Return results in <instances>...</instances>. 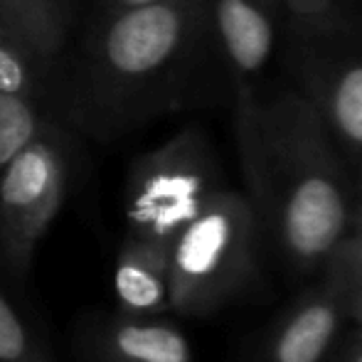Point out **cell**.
Instances as JSON below:
<instances>
[{"instance_id": "6da1fadb", "label": "cell", "mask_w": 362, "mask_h": 362, "mask_svg": "<svg viewBox=\"0 0 362 362\" xmlns=\"http://www.w3.org/2000/svg\"><path fill=\"white\" fill-rule=\"evenodd\" d=\"M210 52L207 0L96 8L62 81L59 124L116 141L190 101Z\"/></svg>"}, {"instance_id": "7a4b0ae2", "label": "cell", "mask_w": 362, "mask_h": 362, "mask_svg": "<svg viewBox=\"0 0 362 362\" xmlns=\"http://www.w3.org/2000/svg\"><path fill=\"white\" fill-rule=\"evenodd\" d=\"M262 229L296 272H315L348 237L355 212L345 158L298 89L262 94L249 129L234 131Z\"/></svg>"}, {"instance_id": "3957f363", "label": "cell", "mask_w": 362, "mask_h": 362, "mask_svg": "<svg viewBox=\"0 0 362 362\" xmlns=\"http://www.w3.org/2000/svg\"><path fill=\"white\" fill-rule=\"evenodd\" d=\"M264 229L252 200L222 187L170 244V310L210 315L257 274Z\"/></svg>"}, {"instance_id": "277c9868", "label": "cell", "mask_w": 362, "mask_h": 362, "mask_svg": "<svg viewBox=\"0 0 362 362\" xmlns=\"http://www.w3.org/2000/svg\"><path fill=\"white\" fill-rule=\"evenodd\" d=\"M222 187L210 136L200 126H185L131 163L124 190L126 234L170 247Z\"/></svg>"}, {"instance_id": "5b68a950", "label": "cell", "mask_w": 362, "mask_h": 362, "mask_svg": "<svg viewBox=\"0 0 362 362\" xmlns=\"http://www.w3.org/2000/svg\"><path fill=\"white\" fill-rule=\"evenodd\" d=\"M288 67L340 156L362 168V20L345 8L323 28L288 30Z\"/></svg>"}, {"instance_id": "8992f818", "label": "cell", "mask_w": 362, "mask_h": 362, "mask_svg": "<svg viewBox=\"0 0 362 362\" xmlns=\"http://www.w3.org/2000/svg\"><path fill=\"white\" fill-rule=\"evenodd\" d=\"M72 156L69 129L49 119L0 173V259L18 279L67 200Z\"/></svg>"}, {"instance_id": "52a82bcc", "label": "cell", "mask_w": 362, "mask_h": 362, "mask_svg": "<svg viewBox=\"0 0 362 362\" xmlns=\"http://www.w3.org/2000/svg\"><path fill=\"white\" fill-rule=\"evenodd\" d=\"M217 57L232 91L234 126L254 121L262 79L284 23V0H207Z\"/></svg>"}, {"instance_id": "ba28073f", "label": "cell", "mask_w": 362, "mask_h": 362, "mask_svg": "<svg viewBox=\"0 0 362 362\" xmlns=\"http://www.w3.org/2000/svg\"><path fill=\"white\" fill-rule=\"evenodd\" d=\"M345 318L338 291L323 279L276 320L254 362H323Z\"/></svg>"}, {"instance_id": "9c48e42d", "label": "cell", "mask_w": 362, "mask_h": 362, "mask_svg": "<svg viewBox=\"0 0 362 362\" xmlns=\"http://www.w3.org/2000/svg\"><path fill=\"white\" fill-rule=\"evenodd\" d=\"M84 350L91 362H195L180 328L139 315H114L86 330Z\"/></svg>"}, {"instance_id": "30bf717a", "label": "cell", "mask_w": 362, "mask_h": 362, "mask_svg": "<svg viewBox=\"0 0 362 362\" xmlns=\"http://www.w3.org/2000/svg\"><path fill=\"white\" fill-rule=\"evenodd\" d=\"M114 296L124 315L151 318L170 310V247L126 234L114 267Z\"/></svg>"}, {"instance_id": "8fae6325", "label": "cell", "mask_w": 362, "mask_h": 362, "mask_svg": "<svg viewBox=\"0 0 362 362\" xmlns=\"http://www.w3.org/2000/svg\"><path fill=\"white\" fill-rule=\"evenodd\" d=\"M76 10L79 0H0V30L52 74L74 33Z\"/></svg>"}, {"instance_id": "7c38bea8", "label": "cell", "mask_w": 362, "mask_h": 362, "mask_svg": "<svg viewBox=\"0 0 362 362\" xmlns=\"http://www.w3.org/2000/svg\"><path fill=\"white\" fill-rule=\"evenodd\" d=\"M54 119L42 99L0 91V173L45 124Z\"/></svg>"}, {"instance_id": "4fadbf2b", "label": "cell", "mask_w": 362, "mask_h": 362, "mask_svg": "<svg viewBox=\"0 0 362 362\" xmlns=\"http://www.w3.org/2000/svg\"><path fill=\"white\" fill-rule=\"evenodd\" d=\"M320 269L325 272L323 279L338 291L345 315L353 318L355 325H362V239L348 234Z\"/></svg>"}, {"instance_id": "5bb4252c", "label": "cell", "mask_w": 362, "mask_h": 362, "mask_svg": "<svg viewBox=\"0 0 362 362\" xmlns=\"http://www.w3.org/2000/svg\"><path fill=\"white\" fill-rule=\"evenodd\" d=\"M47 79L49 74L5 30H0V91L45 101L47 99Z\"/></svg>"}, {"instance_id": "9a60e30c", "label": "cell", "mask_w": 362, "mask_h": 362, "mask_svg": "<svg viewBox=\"0 0 362 362\" xmlns=\"http://www.w3.org/2000/svg\"><path fill=\"white\" fill-rule=\"evenodd\" d=\"M0 362H54L42 335L0 291Z\"/></svg>"}, {"instance_id": "2e32d148", "label": "cell", "mask_w": 362, "mask_h": 362, "mask_svg": "<svg viewBox=\"0 0 362 362\" xmlns=\"http://www.w3.org/2000/svg\"><path fill=\"white\" fill-rule=\"evenodd\" d=\"M343 10V0H284V23L288 30L305 33L333 23Z\"/></svg>"}, {"instance_id": "e0dca14e", "label": "cell", "mask_w": 362, "mask_h": 362, "mask_svg": "<svg viewBox=\"0 0 362 362\" xmlns=\"http://www.w3.org/2000/svg\"><path fill=\"white\" fill-rule=\"evenodd\" d=\"M340 362H362V325H358V330L353 333L350 343L345 345Z\"/></svg>"}, {"instance_id": "ac0fdd59", "label": "cell", "mask_w": 362, "mask_h": 362, "mask_svg": "<svg viewBox=\"0 0 362 362\" xmlns=\"http://www.w3.org/2000/svg\"><path fill=\"white\" fill-rule=\"evenodd\" d=\"M96 8H109V10H121V8H136V5H146L153 0H94Z\"/></svg>"}, {"instance_id": "d6986e66", "label": "cell", "mask_w": 362, "mask_h": 362, "mask_svg": "<svg viewBox=\"0 0 362 362\" xmlns=\"http://www.w3.org/2000/svg\"><path fill=\"white\" fill-rule=\"evenodd\" d=\"M362 222V177H360V185H358V192H355V212H353V224H360ZM350 224V227H353Z\"/></svg>"}, {"instance_id": "ffe728a7", "label": "cell", "mask_w": 362, "mask_h": 362, "mask_svg": "<svg viewBox=\"0 0 362 362\" xmlns=\"http://www.w3.org/2000/svg\"><path fill=\"white\" fill-rule=\"evenodd\" d=\"M348 234H353V237L362 239V222H360V224H353V227H350V232H348Z\"/></svg>"}]
</instances>
